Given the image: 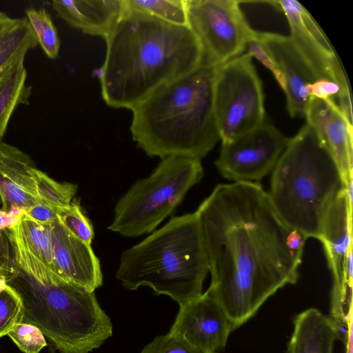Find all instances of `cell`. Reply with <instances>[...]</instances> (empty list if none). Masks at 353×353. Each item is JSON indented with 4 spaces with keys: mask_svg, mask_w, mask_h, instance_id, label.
Here are the masks:
<instances>
[{
    "mask_svg": "<svg viewBox=\"0 0 353 353\" xmlns=\"http://www.w3.org/2000/svg\"><path fill=\"white\" fill-rule=\"evenodd\" d=\"M195 212L211 275L205 292L235 330L296 283L306 239L284 223L257 182L219 184Z\"/></svg>",
    "mask_w": 353,
    "mask_h": 353,
    "instance_id": "6da1fadb",
    "label": "cell"
},
{
    "mask_svg": "<svg viewBox=\"0 0 353 353\" xmlns=\"http://www.w3.org/2000/svg\"><path fill=\"white\" fill-rule=\"evenodd\" d=\"M105 40L98 77L103 99L116 109L132 110L203 60L202 46L189 26L170 24L124 6Z\"/></svg>",
    "mask_w": 353,
    "mask_h": 353,
    "instance_id": "7a4b0ae2",
    "label": "cell"
},
{
    "mask_svg": "<svg viewBox=\"0 0 353 353\" xmlns=\"http://www.w3.org/2000/svg\"><path fill=\"white\" fill-rule=\"evenodd\" d=\"M6 232L15 268L0 275L21 299V323L38 327L60 353H89L112 336V323L94 292L52 272L28 250L11 226Z\"/></svg>",
    "mask_w": 353,
    "mask_h": 353,
    "instance_id": "3957f363",
    "label": "cell"
},
{
    "mask_svg": "<svg viewBox=\"0 0 353 353\" xmlns=\"http://www.w3.org/2000/svg\"><path fill=\"white\" fill-rule=\"evenodd\" d=\"M220 65L203 59L194 70L159 88L131 110L132 139L148 156L201 160L212 150L220 140L214 104Z\"/></svg>",
    "mask_w": 353,
    "mask_h": 353,
    "instance_id": "277c9868",
    "label": "cell"
},
{
    "mask_svg": "<svg viewBox=\"0 0 353 353\" xmlns=\"http://www.w3.org/2000/svg\"><path fill=\"white\" fill-rule=\"evenodd\" d=\"M208 262L196 212L172 217L121 254L117 279L127 289L148 286L183 305L203 294Z\"/></svg>",
    "mask_w": 353,
    "mask_h": 353,
    "instance_id": "5b68a950",
    "label": "cell"
},
{
    "mask_svg": "<svg viewBox=\"0 0 353 353\" xmlns=\"http://www.w3.org/2000/svg\"><path fill=\"white\" fill-rule=\"evenodd\" d=\"M346 188L339 168L308 123L290 138L272 171L267 192L274 210L291 229L320 239L326 215Z\"/></svg>",
    "mask_w": 353,
    "mask_h": 353,
    "instance_id": "8992f818",
    "label": "cell"
},
{
    "mask_svg": "<svg viewBox=\"0 0 353 353\" xmlns=\"http://www.w3.org/2000/svg\"><path fill=\"white\" fill-rule=\"evenodd\" d=\"M201 160L170 156L148 176L137 180L118 200L108 230L125 237L152 232L201 180Z\"/></svg>",
    "mask_w": 353,
    "mask_h": 353,
    "instance_id": "52a82bcc",
    "label": "cell"
},
{
    "mask_svg": "<svg viewBox=\"0 0 353 353\" xmlns=\"http://www.w3.org/2000/svg\"><path fill=\"white\" fill-rule=\"evenodd\" d=\"M247 53L219 66L214 104L221 143L253 130L265 119L262 83Z\"/></svg>",
    "mask_w": 353,
    "mask_h": 353,
    "instance_id": "ba28073f",
    "label": "cell"
},
{
    "mask_svg": "<svg viewBox=\"0 0 353 353\" xmlns=\"http://www.w3.org/2000/svg\"><path fill=\"white\" fill-rule=\"evenodd\" d=\"M188 26L199 39L203 59L220 65L242 54L256 38L234 0H185Z\"/></svg>",
    "mask_w": 353,
    "mask_h": 353,
    "instance_id": "9c48e42d",
    "label": "cell"
},
{
    "mask_svg": "<svg viewBox=\"0 0 353 353\" xmlns=\"http://www.w3.org/2000/svg\"><path fill=\"white\" fill-rule=\"evenodd\" d=\"M352 199L345 188L332 204L319 239L333 278L330 316L340 323H345L352 310Z\"/></svg>",
    "mask_w": 353,
    "mask_h": 353,
    "instance_id": "30bf717a",
    "label": "cell"
},
{
    "mask_svg": "<svg viewBox=\"0 0 353 353\" xmlns=\"http://www.w3.org/2000/svg\"><path fill=\"white\" fill-rule=\"evenodd\" d=\"M290 138L265 120L256 128L221 143L214 164L220 174L233 182H256L272 172Z\"/></svg>",
    "mask_w": 353,
    "mask_h": 353,
    "instance_id": "8fae6325",
    "label": "cell"
},
{
    "mask_svg": "<svg viewBox=\"0 0 353 353\" xmlns=\"http://www.w3.org/2000/svg\"><path fill=\"white\" fill-rule=\"evenodd\" d=\"M233 330L221 307L205 292L197 299L179 305L169 333L203 353H221Z\"/></svg>",
    "mask_w": 353,
    "mask_h": 353,
    "instance_id": "7c38bea8",
    "label": "cell"
},
{
    "mask_svg": "<svg viewBox=\"0 0 353 353\" xmlns=\"http://www.w3.org/2000/svg\"><path fill=\"white\" fill-rule=\"evenodd\" d=\"M48 225V268L62 279L94 292L103 285V274L91 245L72 234L59 220Z\"/></svg>",
    "mask_w": 353,
    "mask_h": 353,
    "instance_id": "4fadbf2b",
    "label": "cell"
},
{
    "mask_svg": "<svg viewBox=\"0 0 353 353\" xmlns=\"http://www.w3.org/2000/svg\"><path fill=\"white\" fill-rule=\"evenodd\" d=\"M256 39L274 61L284 80L287 110L292 117L305 116L310 86L319 77L289 36L258 32Z\"/></svg>",
    "mask_w": 353,
    "mask_h": 353,
    "instance_id": "5bb4252c",
    "label": "cell"
},
{
    "mask_svg": "<svg viewBox=\"0 0 353 353\" xmlns=\"http://www.w3.org/2000/svg\"><path fill=\"white\" fill-rule=\"evenodd\" d=\"M287 18L289 36L319 79L334 81L336 72L341 67L330 45L309 12L297 1H272Z\"/></svg>",
    "mask_w": 353,
    "mask_h": 353,
    "instance_id": "9a60e30c",
    "label": "cell"
},
{
    "mask_svg": "<svg viewBox=\"0 0 353 353\" xmlns=\"http://www.w3.org/2000/svg\"><path fill=\"white\" fill-rule=\"evenodd\" d=\"M304 117L332 155L347 185L352 181V125L331 98L310 97Z\"/></svg>",
    "mask_w": 353,
    "mask_h": 353,
    "instance_id": "2e32d148",
    "label": "cell"
},
{
    "mask_svg": "<svg viewBox=\"0 0 353 353\" xmlns=\"http://www.w3.org/2000/svg\"><path fill=\"white\" fill-rule=\"evenodd\" d=\"M36 168L28 154L0 141V199L4 212L20 216L41 201L33 176Z\"/></svg>",
    "mask_w": 353,
    "mask_h": 353,
    "instance_id": "e0dca14e",
    "label": "cell"
},
{
    "mask_svg": "<svg viewBox=\"0 0 353 353\" xmlns=\"http://www.w3.org/2000/svg\"><path fill=\"white\" fill-rule=\"evenodd\" d=\"M49 3L70 27L104 39L123 11V0H54Z\"/></svg>",
    "mask_w": 353,
    "mask_h": 353,
    "instance_id": "ac0fdd59",
    "label": "cell"
},
{
    "mask_svg": "<svg viewBox=\"0 0 353 353\" xmlns=\"http://www.w3.org/2000/svg\"><path fill=\"white\" fill-rule=\"evenodd\" d=\"M343 325L316 308L301 312L294 319V331L287 353H333Z\"/></svg>",
    "mask_w": 353,
    "mask_h": 353,
    "instance_id": "d6986e66",
    "label": "cell"
},
{
    "mask_svg": "<svg viewBox=\"0 0 353 353\" xmlns=\"http://www.w3.org/2000/svg\"><path fill=\"white\" fill-rule=\"evenodd\" d=\"M38 45L26 17L14 18L0 11V70L25 59Z\"/></svg>",
    "mask_w": 353,
    "mask_h": 353,
    "instance_id": "ffe728a7",
    "label": "cell"
},
{
    "mask_svg": "<svg viewBox=\"0 0 353 353\" xmlns=\"http://www.w3.org/2000/svg\"><path fill=\"white\" fill-rule=\"evenodd\" d=\"M28 72L24 59L12 66L0 83V141L5 135L8 123L19 105H28L32 88L26 84Z\"/></svg>",
    "mask_w": 353,
    "mask_h": 353,
    "instance_id": "44dd1931",
    "label": "cell"
},
{
    "mask_svg": "<svg viewBox=\"0 0 353 353\" xmlns=\"http://www.w3.org/2000/svg\"><path fill=\"white\" fill-rule=\"evenodd\" d=\"M123 6L170 24L189 26L185 0H123Z\"/></svg>",
    "mask_w": 353,
    "mask_h": 353,
    "instance_id": "7402d4cb",
    "label": "cell"
},
{
    "mask_svg": "<svg viewBox=\"0 0 353 353\" xmlns=\"http://www.w3.org/2000/svg\"><path fill=\"white\" fill-rule=\"evenodd\" d=\"M36 190L40 200L57 210L70 205L78 186L68 182H59L37 168L33 170Z\"/></svg>",
    "mask_w": 353,
    "mask_h": 353,
    "instance_id": "603a6c76",
    "label": "cell"
},
{
    "mask_svg": "<svg viewBox=\"0 0 353 353\" xmlns=\"http://www.w3.org/2000/svg\"><path fill=\"white\" fill-rule=\"evenodd\" d=\"M25 12L38 44L49 59H55L59 53L60 40L50 15L45 8H30Z\"/></svg>",
    "mask_w": 353,
    "mask_h": 353,
    "instance_id": "cb8c5ba5",
    "label": "cell"
},
{
    "mask_svg": "<svg viewBox=\"0 0 353 353\" xmlns=\"http://www.w3.org/2000/svg\"><path fill=\"white\" fill-rule=\"evenodd\" d=\"M22 311L19 296L0 275V338L21 323Z\"/></svg>",
    "mask_w": 353,
    "mask_h": 353,
    "instance_id": "d4e9b609",
    "label": "cell"
},
{
    "mask_svg": "<svg viewBox=\"0 0 353 353\" xmlns=\"http://www.w3.org/2000/svg\"><path fill=\"white\" fill-rule=\"evenodd\" d=\"M59 221L74 236L91 245L94 237L93 226L77 201L57 209Z\"/></svg>",
    "mask_w": 353,
    "mask_h": 353,
    "instance_id": "484cf974",
    "label": "cell"
},
{
    "mask_svg": "<svg viewBox=\"0 0 353 353\" xmlns=\"http://www.w3.org/2000/svg\"><path fill=\"white\" fill-rule=\"evenodd\" d=\"M8 335L25 353H39L47 345L42 332L36 326L29 323L16 324Z\"/></svg>",
    "mask_w": 353,
    "mask_h": 353,
    "instance_id": "4316f807",
    "label": "cell"
},
{
    "mask_svg": "<svg viewBox=\"0 0 353 353\" xmlns=\"http://www.w3.org/2000/svg\"><path fill=\"white\" fill-rule=\"evenodd\" d=\"M140 353H203L181 337L168 333L156 336Z\"/></svg>",
    "mask_w": 353,
    "mask_h": 353,
    "instance_id": "83f0119b",
    "label": "cell"
},
{
    "mask_svg": "<svg viewBox=\"0 0 353 353\" xmlns=\"http://www.w3.org/2000/svg\"><path fill=\"white\" fill-rule=\"evenodd\" d=\"M1 202L0 201V203ZM19 217L4 212L0 205V274L12 272L15 262L11 244L7 237L6 228L14 225Z\"/></svg>",
    "mask_w": 353,
    "mask_h": 353,
    "instance_id": "f1b7e54d",
    "label": "cell"
},
{
    "mask_svg": "<svg viewBox=\"0 0 353 353\" xmlns=\"http://www.w3.org/2000/svg\"><path fill=\"white\" fill-rule=\"evenodd\" d=\"M247 54L252 58L255 57L260 61L268 69H269L275 77L280 87L284 90L285 83L283 78L276 65L274 61L270 54L263 47V46L256 39V38L251 40L247 45Z\"/></svg>",
    "mask_w": 353,
    "mask_h": 353,
    "instance_id": "f546056e",
    "label": "cell"
},
{
    "mask_svg": "<svg viewBox=\"0 0 353 353\" xmlns=\"http://www.w3.org/2000/svg\"><path fill=\"white\" fill-rule=\"evenodd\" d=\"M23 214L33 221L43 224L52 223L58 220L57 210L41 201L27 210Z\"/></svg>",
    "mask_w": 353,
    "mask_h": 353,
    "instance_id": "4dcf8cb0",
    "label": "cell"
},
{
    "mask_svg": "<svg viewBox=\"0 0 353 353\" xmlns=\"http://www.w3.org/2000/svg\"><path fill=\"white\" fill-rule=\"evenodd\" d=\"M339 87L334 81L319 79L312 83L310 86V95L319 99H329L339 92Z\"/></svg>",
    "mask_w": 353,
    "mask_h": 353,
    "instance_id": "1f68e13d",
    "label": "cell"
},
{
    "mask_svg": "<svg viewBox=\"0 0 353 353\" xmlns=\"http://www.w3.org/2000/svg\"><path fill=\"white\" fill-rule=\"evenodd\" d=\"M15 63L10 65H9L6 68H4L3 69L0 70V83L3 79V78L6 77V75L7 74V73L8 72L10 69L12 68V66Z\"/></svg>",
    "mask_w": 353,
    "mask_h": 353,
    "instance_id": "d6a6232c",
    "label": "cell"
}]
</instances>
